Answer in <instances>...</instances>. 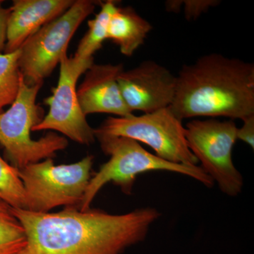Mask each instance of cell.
Returning a JSON list of instances; mask_svg holds the SVG:
<instances>
[{
    "mask_svg": "<svg viewBox=\"0 0 254 254\" xmlns=\"http://www.w3.org/2000/svg\"><path fill=\"white\" fill-rule=\"evenodd\" d=\"M26 245L16 254H121L144 241L160 212L152 207L122 215L66 207L58 213L11 208Z\"/></svg>",
    "mask_w": 254,
    "mask_h": 254,
    "instance_id": "1",
    "label": "cell"
},
{
    "mask_svg": "<svg viewBox=\"0 0 254 254\" xmlns=\"http://www.w3.org/2000/svg\"><path fill=\"white\" fill-rule=\"evenodd\" d=\"M182 121L197 117L235 120L254 115V64L218 53L182 66L170 107Z\"/></svg>",
    "mask_w": 254,
    "mask_h": 254,
    "instance_id": "2",
    "label": "cell"
},
{
    "mask_svg": "<svg viewBox=\"0 0 254 254\" xmlns=\"http://www.w3.org/2000/svg\"><path fill=\"white\" fill-rule=\"evenodd\" d=\"M104 153L110 160L100 167L91 177L87 187L79 210H89L92 202L108 182H113L127 195H131L138 175L151 171H167L191 177L208 188L214 182L200 167L175 164L164 160L145 150L138 142L126 137L95 133Z\"/></svg>",
    "mask_w": 254,
    "mask_h": 254,
    "instance_id": "3",
    "label": "cell"
},
{
    "mask_svg": "<svg viewBox=\"0 0 254 254\" xmlns=\"http://www.w3.org/2000/svg\"><path fill=\"white\" fill-rule=\"evenodd\" d=\"M42 86L26 84L21 74L16 100L9 109L0 114V144L13 166L18 170L52 158L68 146L64 137L53 132L38 140L31 138L33 127L43 119V110L36 103Z\"/></svg>",
    "mask_w": 254,
    "mask_h": 254,
    "instance_id": "4",
    "label": "cell"
},
{
    "mask_svg": "<svg viewBox=\"0 0 254 254\" xmlns=\"http://www.w3.org/2000/svg\"><path fill=\"white\" fill-rule=\"evenodd\" d=\"M93 155L70 165H55L52 158L18 170L26 198V210L48 213L60 205L79 206L91 178Z\"/></svg>",
    "mask_w": 254,
    "mask_h": 254,
    "instance_id": "5",
    "label": "cell"
},
{
    "mask_svg": "<svg viewBox=\"0 0 254 254\" xmlns=\"http://www.w3.org/2000/svg\"><path fill=\"white\" fill-rule=\"evenodd\" d=\"M94 133L131 138L148 145L155 155L170 163L198 165L189 148L185 127L170 108L140 116L109 117L94 128Z\"/></svg>",
    "mask_w": 254,
    "mask_h": 254,
    "instance_id": "6",
    "label": "cell"
},
{
    "mask_svg": "<svg viewBox=\"0 0 254 254\" xmlns=\"http://www.w3.org/2000/svg\"><path fill=\"white\" fill-rule=\"evenodd\" d=\"M98 1L76 0L59 17L47 23L20 48L18 64L29 86L43 84L66 55L68 44L78 27L93 12Z\"/></svg>",
    "mask_w": 254,
    "mask_h": 254,
    "instance_id": "7",
    "label": "cell"
},
{
    "mask_svg": "<svg viewBox=\"0 0 254 254\" xmlns=\"http://www.w3.org/2000/svg\"><path fill=\"white\" fill-rule=\"evenodd\" d=\"M237 128L233 120L215 119L193 120L185 127L189 148L200 168L222 193L231 197L240 195L244 186L243 177L232 160Z\"/></svg>",
    "mask_w": 254,
    "mask_h": 254,
    "instance_id": "8",
    "label": "cell"
},
{
    "mask_svg": "<svg viewBox=\"0 0 254 254\" xmlns=\"http://www.w3.org/2000/svg\"><path fill=\"white\" fill-rule=\"evenodd\" d=\"M60 76L53 94L45 99L49 112L33 131L53 130L60 132L73 141L91 145L95 141L94 128L82 112L78 102L76 83L87 69L64 55L60 63Z\"/></svg>",
    "mask_w": 254,
    "mask_h": 254,
    "instance_id": "9",
    "label": "cell"
},
{
    "mask_svg": "<svg viewBox=\"0 0 254 254\" xmlns=\"http://www.w3.org/2000/svg\"><path fill=\"white\" fill-rule=\"evenodd\" d=\"M118 84L123 99L131 110L153 113L169 108L176 92L177 76L153 60L120 73Z\"/></svg>",
    "mask_w": 254,
    "mask_h": 254,
    "instance_id": "10",
    "label": "cell"
},
{
    "mask_svg": "<svg viewBox=\"0 0 254 254\" xmlns=\"http://www.w3.org/2000/svg\"><path fill=\"white\" fill-rule=\"evenodd\" d=\"M123 65L94 64L86 72L77 89L82 112L86 116L93 113H108L117 117L131 115L125 103L118 84Z\"/></svg>",
    "mask_w": 254,
    "mask_h": 254,
    "instance_id": "11",
    "label": "cell"
},
{
    "mask_svg": "<svg viewBox=\"0 0 254 254\" xmlns=\"http://www.w3.org/2000/svg\"><path fill=\"white\" fill-rule=\"evenodd\" d=\"M73 0H14L6 24L4 53L20 49L40 28L71 7Z\"/></svg>",
    "mask_w": 254,
    "mask_h": 254,
    "instance_id": "12",
    "label": "cell"
},
{
    "mask_svg": "<svg viewBox=\"0 0 254 254\" xmlns=\"http://www.w3.org/2000/svg\"><path fill=\"white\" fill-rule=\"evenodd\" d=\"M153 26L130 6L118 7L110 18L108 39L120 48L122 54L131 57L144 43Z\"/></svg>",
    "mask_w": 254,
    "mask_h": 254,
    "instance_id": "13",
    "label": "cell"
},
{
    "mask_svg": "<svg viewBox=\"0 0 254 254\" xmlns=\"http://www.w3.org/2000/svg\"><path fill=\"white\" fill-rule=\"evenodd\" d=\"M101 9L93 19L88 22V30L78 45L74 56L71 58L77 64L89 69L93 64V55L108 39V29L110 18L118 9L115 1L101 3Z\"/></svg>",
    "mask_w": 254,
    "mask_h": 254,
    "instance_id": "14",
    "label": "cell"
},
{
    "mask_svg": "<svg viewBox=\"0 0 254 254\" xmlns=\"http://www.w3.org/2000/svg\"><path fill=\"white\" fill-rule=\"evenodd\" d=\"M20 50L11 53H0V114L5 107L16 100L19 90L21 73L18 61Z\"/></svg>",
    "mask_w": 254,
    "mask_h": 254,
    "instance_id": "15",
    "label": "cell"
},
{
    "mask_svg": "<svg viewBox=\"0 0 254 254\" xmlns=\"http://www.w3.org/2000/svg\"><path fill=\"white\" fill-rule=\"evenodd\" d=\"M26 245L24 229L11 207L0 201V254H16Z\"/></svg>",
    "mask_w": 254,
    "mask_h": 254,
    "instance_id": "16",
    "label": "cell"
},
{
    "mask_svg": "<svg viewBox=\"0 0 254 254\" xmlns=\"http://www.w3.org/2000/svg\"><path fill=\"white\" fill-rule=\"evenodd\" d=\"M0 201L11 208H27V198L18 169L0 156Z\"/></svg>",
    "mask_w": 254,
    "mask_h": 254,
    "instance_id": "17",
    "label": "cell"
},
{
    "mask_svg": "<svg viewBox=\"0 0 254 254\" xmlns=\"http://www.w3.org/2000/svg\"><path fill=\"white\" fill-rule=\"evenodd\" d=\"M218 0H170L165 2L167 11L178 12L183 9L185 18L188 21L197 19L210 8L218 6Z\"/></svg>",
    "mask_w": 254,
    "mask_h": 254,
    "instance_id": "18",
    "label": "cell"
},
{
    "mask_svg": "<svg viewBox=\"0 0 254 254\" xmlns=\"http://www.w3.org/2000/svg\"><path fill=\"white\" fill-rule=\"evenodd\" d=\"M243 125L241 128H237V139L245 142L254 148V115L244 119Z\"/></svg>",
    "mask_w": 254,
    "mask_h": 254,
    "instance_id": "19",
    "label": "cell"
},
{
    "mask_svg": "<svg viewBox=\"0 0 254 254\" xmlns=\"http://www.w3.org/2000/svg\"><path fill=\"white\" fill-rule=\"evenodd\" d=\"M4 1L0 0V53L4 50L6 44V24L10 14V7L3 6Z\"/></svg>",
    "mask_w": 254,
    "mask_h": 254,
    "instance_id": "20",
    "label": "cell"
}]
</instances>
